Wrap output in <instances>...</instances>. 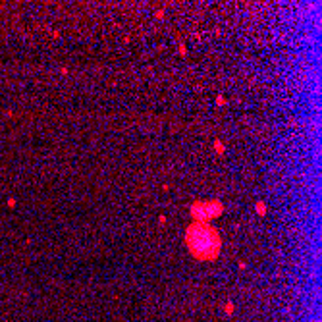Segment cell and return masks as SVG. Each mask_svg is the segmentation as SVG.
I'll return each instance as SVG.
<instances>
[{"instance_id": "6da1fadb", "label": "cell", "mask_w": 322, "mask_h": 322, "mask_svg": "<svg viewBox=\"0 0 322 322\" xmlns=\"http://www.w3.org/2000/svg\"><path fill=\"white\" fill-rule=\"evenodd\" d=\"M185 245L199 260H214L222 251V237L210 224L191 222L185 230Z\"/></svg>"}, {"instance_id": "7a4b0ae2", "label": "cell", "mask_w": 322, "mask_h": 322, "mask_svg": "<svg viewBox=\"0 0 322 322\" xmlns=\"http://www.w3.org/2000/svg\"><path fill=\"white\" fill-rule=\"evenodd\" d=\"M191 218L193 222H202V224H210V220L218 218L224 212V205L216 199L210 201H195L191 205Z\"/></svg>"}, {"instance_id": "3957f363", "label": "cell", "mask_w": 322, "mask_h": 322, "mask_svg": "<svg viewBox=\"0 0 322 322\" xmlns=\"http://www.w3.org/2000/svg\"><path fill=\"white\" fill-rule=\"evenodd\" d=\"M256 212H259L260 216H264V214H266V205H264L262 201H259V202H256Z\"/></svg>"}, {"instance_id": "277c9868", "label": "cell", "mask_w": 322, "mask_h": 322, "mask_svg": "<svg viewBox=\"0 0 322 322\" xmlns=\"http://www.w3.org/2000/svg\"><path fill=\"white\" fill-rule=\"evenodd\" d=\"M214 149H216V153H224V145H222V141H218V139L214 141Z\"/></svg>"}, {"instance_id": "5b68a950", "label": "cell", "mask_w": 322, "mask_h": 322, "mask_svg": "<svg viewBox=\"0 0 322 322\" xmlns=\"http://www.w3.org/2000/svg\"><path fill=\"white\" fill-rule=\"evenodd\" d=\"M216 104H226V100H224V97H218V99H216Z\"/></svg>"}, {"instance_id": "8992f818", "label": "cell", "mask_w": 322, "mask_h": 322, "mask_svg": "<svg viewBox=\"0 0 322 322\" xmlns=\"http://www.w3.org/2000/svg\"><path fill=\"white\" fill-rule=\"evenodd\" d=\"M162 16H164V8H162V10H158V12H156V17H162Z\"/></svg>"}]
</instances>
